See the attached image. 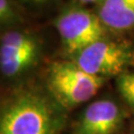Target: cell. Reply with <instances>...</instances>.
Segmentation results:
<instances>
[{
  "label": "cell",
  "instance_id": "cell-11",
  "mask_svg": "<svg viewBox=\"0 0 134 134\" xmlns=\"http://www.w3.org/2000/svg\"><path fill=\"white\" fill-rule=\"evenodd\" d=\"M102 0H77V3H80L81 5H86V4H98L99 2H101Z\"/></svg>",
  "mask_w": 134,
  "mask_h": 134
},
{
  "label": "cell",
  "instance_id": "cell-9",
  "mask_svg": "<svg viewBox=\"0 0 134 134\" xmlns=\"http://www.w3.org/2000/svg\"><path fill=\"white\" fill-rule=\"evenodd\" d=\"M116 86L124 101L134 109V72L127 71L117 76Z\"/></svg>",
  "mask_w": 134,
  "mask_h": 134
},
{
  "label": "cell",
  "instance_id": "cell-6",
  "mask_svg": "<svg viewBox=\"0 0 134 134\" xmlns=\"http://www.w3.org/2000/svg\"><path fill=\"white\" fill-rule=\"evenodd\" d=\"M126 118L119 103L102 98L88 104L82 111L72 134H117Z\"/></svg>",
  "mask_w": 134,
  "mask_h": 134
},
{
  "label": "cell",
  "instance_id": "cell-2",
  "mask_svg": "<svg viewBox=\"0 0 134 134\" xmlns=\"http://www.w3.org/2000/svg\"><path fill=\"white\" fill-rule=\"evenodd\" d=\"M47 91L66 110L91 99L105 79L91 75L74 61L52 64L47 72Z\"/></svg>",
  "mask_w": 134,
  "mask_h": 134
},
{
  "label": "cell",
  "instance_id": "cell-1",
  "mask_svg": "<svg viewBox=\"0 0 134 134\" xmlns=\"http://www.w3.org/2000/svg\"><path fill=\"white\" fill-rule=\"evenodd\" d=\"M66 109L50 92L25 88L4 101L0 114V134H60Z\"/></svg>",
  "mask_w": 134,
  "mask_h": 134
},
{
  "label": "cell",
  "instance_id": "cell-12",
  "mask_svg": "<svg viewBox=\"0 0 134 134\" xmlns=\"http://www.w3.org/2000/svg\"><path fill=\"white\" fill-rule=\"evenodd\" d=\"M130 134H134V129L132 130V132H131V133H130Z\"/></svg>",
  "mask_w": 134,
  "mask_h": 134
},
{
  "label": "cell",
  "instance_id": "cell-7",
  "mask_svg": "<svg viewBox=\"0 0 134 134\" xmlns=\"http://www.w3.org/2000/svg\"><path fill=\"white\" fill-rule=\"evenodd\" d=\"M96 12L108 30L124 32L134 29V0H102Z\"/></svg>",
  "mask_w": 134,
  "mask_h": 134
},
{
  "label": "cell",
  "instance_id": "cell-8",
  "mask_svg": "<svg viewBox=\"0 0 134 134\" xmlns=\"http://www.w3.org/2000/svg\"><path fill=\"white\" fill-rule=\"evenodd\" d=\"M22 22V16L15 0H0V23L4 27H13Z\"/></svg>",
  "mask_w": 134,
  "mask_h": 134
},
{
  "label": "cell",
  "instance_id": "cell-3",
  "mask_svg": "<svg viewBox=\"0 0 134 134\" xmlns=\"http://www.w3.org/2000/svg\"><path fill=\"white\" fill-rule=\"evenodd\" d=\"M72 60L91 75L104 79L117 77L134 66V47L105 36L82 49Z\"/></svg>",
  "mask_w": 134,
  "mask_h": 134
},
{
  "label": "cell",
  "instance_id": "cell-5",
  "mask_svg": "<svg viewBox=\"0 0 134 134\" xmlns=\"http://www.w3.org/2000/svg\"><path fill=\"white\" fill-rule=\"evenodd\" d=\"M41 44L36 35L24 30H8L0 41V69L6 77H19L38 61Z\"/></svg>",
  "mask_w": 134,
  "mask_h": 134
},
{
  "label": "cell",
  "instance_id": "cell-4",
  "mask_svg": "<svg viewBox=\"0 0 134 134\" xmlns=\"http://www.w3.org/2000/svg\"><path fill=\"white\" fill-rule=\"evenodd\" d=\"M64 50L71 57L106 36V28L96 12L80 3L68 6L55 19Z\"/></svg>",
  "mask_w": 134,
  "mask_h": 134
},
{
  "label": "cell",
  "instance_id": "cell-10",
  "mask_svg": "<svg viewBox=\"0 0 134 134\" xmlns=\"http://www.w3.org/2000/svg\"><path fill=\"white\" fill-rule=\"evenodd\" d=\"M18 2L22 4L28 5V6H33V7H40L44 5L48 4L53 0H17Z\"/></svg>",
  "mask_w": 134,
  "mask_h": 134
}]
</instances>
